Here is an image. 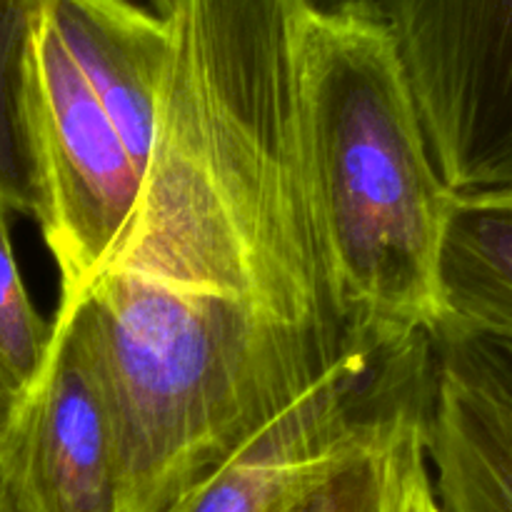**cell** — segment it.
<instances>
[{
	"mask_svg": "<svg viewBox=\"0 0 512 512\" xmlns=\"http://www.w3.org/2000/svg\"><path fill=\"white\" fill-rule=\"evenodd\" d=\"M303 8V0H178L140 208L108 270L233 300L343 365L383 348L350 328L310 203Z\"/></svg>",
	"mask_w": 512,
	"mask_h": 512,
	"instance_id": "cell-1",
	"label": "cell"
},
{
	"mask_svg": "<svg viewBox=\"0 0 512 512\" xmlns=\"http://www.w3.org/2000/svg\"><path fill=\"white\" fill-rule=\"evenodd\" d=\"M300 143L315 220L350 328L375 348L445 318L440 245L453 190L430 158L383 20H300Z\"/></svg>",
	"mask_w": 512,
	"mask_h": 512,
	"instance_id": "cell-2",
	"label": "cell"
},
{
	"mask_svg": "<svg viewBox=\"0 0 512 512\" xmlns=\"http://www.w3.org/2000/svg\"><path fill=\"white\" fill-rule=\"evenodd\" d=\"M60 303L78 310L108 403L118 512H170L340 368L233 300L133 273L108 270Z\"/></svg>",
	"mask_w": 512,
	"mask_h": 512,
	"instance_id": "cell-3",
	"label": "cell"
},
{
	"mask_svg": "<svg viewBox=\"0 0 512 512\" xmlns=\"http://www.w3.org/2000/svg\"><path fill=\"white\" fill-rule=\"evenodd\" d=\"M20 123L35 215L75 300L118 260L145 188L118 128L75 60L50 0H33L23 48Z\"/></svg>",
	"mask_w": 512,
	"mask_h": 512,
	"instance_id": "cell-4",
	"label": "cell"
},
{
	"mask_svg": "<svg viewBox=\"0 0 512 512\" xmlns=\"http://www.w3.org/2000/svg\"><path fill=\"white\" fill-rule=\"evenodd\" d=\"M383 13L443 183L512 190V0H385Z\"/></svg>",
	"mask_w": 512,
	"mask_h": 512,
	"instance_id": "cell-5",
	"label": "cell"
},
{
	"mask_svg": "<svg viewBox=\"0 0 512 512\" xmlns=\"http://www.w3.org/2000/svg\"><path fill=\"white\" fill-rule=\"evenodd\" d=\"M430 393V335L340 365L170 512H280Z\"/></svg>",
	"mask_w": 512,
	"mask_h": 512,
	"instance_id": "cell-6",
	"label": "cell"
},
{
	"mask_svg": "<svg viewBox=\"0 0 512 512\" xmlns=\"http://www.w3.org/2000/svg\"><path fill=\"white\" fill-rule=\"evenodd\" d=\"M15 512H118L113 425L78 310L60 303L48 353L0 433Z\"/></svg>",
	"mask_w": 512,
	"mask_h": 512,
	"instance_id": "cell-7",
	"label": "cell"
},
{
	"mask_svg": "<svg viewBox=\"0 0 512 512\" xmlns=\"http://www.w3.org/2000/svg\"><path fill=\"white\" fill-rule=\"evenodd\" d=\"M425 453L443 512H512V343L443 318L430 333Z\"/></svg>",
	"mask_w": 512,
	"mask_h": 512,
	"instance_id": "cell-8",
	"label": "cell"
},
{
	"mask_svg": "<svg viewBox=\"0 0 512 512\" xmlns=\"http://www.w3.org/2000/svg\"><path fill=\"white\" fill-rule=\"evenodd\" d=\"M445 318L512 340V190L453 193L440 245Z\"/></svg>",
	"mask_w": 512,
	"mask_h": 512,
	"instance_id": "cell-9",
	"label": "cell"
},
{
	"mask_svg": "<svg viewBox=\"0 0 512 512\" xmlns=\"http://www.w3.org/2000/svg\"><path fill=\"white\" fill-rule=\"evenodd\" d=\"M428 398L405 410L378 438L355 450L280 512H390L398 438L405 425L428 408Z\"/></svg>",
	"mask_w": 512,
	"mask_h": 512,
	"instance_id": "cell-10",
	"label": "cell"
},
{
	"mask_svg": "<svg viewBox=\"0 0 512 512\" xmlns=\"http://www.w3.org/2000/svg\"><path fill=\"white\" fill-rule=\"evenodd\" d=\"M33 0H0V193L15 213L33 218L35 190L20 123L23 48Z\"/></svg>",
	"mask_w": 512,
	"mask_h": 512,
	"instance_id": "cell-11",
	"label": "cell"
},
{
	"mask_svg": "<svg viewBox=\"0 0 512 512\" xmlns=\"http://www.w3.org/2000/svg\"><path fill=\"white\" fill-rule=\"evenodd\" d=\"M8 213L10 208L0 193V355L25 390L43 365L53 323L40 318L30 303L10 243Z\"/></svg>",
	"mask_w": 512,
	"mask_h": 512,
	"instance_id": "cell-12",
	"label": "cell"
},
{
	"mask_svg": "<svg viewBox=\"0 0 512 512\" xmlns=\"http://www.w3.org/2000/svg\"><path fill=\"white\" fill-rule=\"evenodd\" d=\"M425 410L405 425L398 438L390 512H413L420 485L430 480L428 453H425Z\"/></svg>",
	"mask_w": 512,
	"mask_h": 512,
	"instance_id": "cell-13",
	"label": "cell"
},
{
	"mask_svg": "<svg viewBox=\"0 0 512 512\" xmlns=\"http://www.w3.org/2000/svg\"><path fill=\"white\" fill-rule=\"evenodd\" d=\"M313 13L320 15H358V18L383 20L385 0H303Z\"/></svg>",
	"mask_w": 512,
	"mask_h": 512,
	"instance_id": "cell-14",
	"label": "cell"
},
{
	"mask_svg": "<svg viewBox=\"0 0 512 512\" xmlns=\"http://www.w3.org/2000/svg\"><path fill=\"white\" fill-rule=\"evenodd\" d=\"M20 398H23V385L18 383V378H15L13 373H10L8 363H5L3 355H0V433L8 428Z\"/></svg>",
	"mask_w": 512,
	"mask_h": 512,
	"instance_id": "cell-15",
	"label": "cell"
},
{
	"mask_svg": "<svg viewBox=\"0 0 512 512\" xmlns=\"http://www.w3.org/2000/svg\"><path fill=\"white\" fill-rule=\"evenodd\" d=\"M413 512H443V508H440L438 503V495H435V488H433V475H430L428 483L420 485L418 495H415Z\"/></svg>",
	"mask_w": 512,
	"mask_h": 512,
	"instance_id": "cell-16",
	"label": "cell"
},
{
	"mask_svg": "<svg viewBox=\"0 0 512 512\" xmlns=\"http://www.w3.org/2000/svg\"><path fill=\"white\" fill-rule=\"evenodd\" d=\"M138 5H143V8H148L150 13H155L158 18L168 20L170 15H173L175 5H178V0H135Z\"/></svg>",
	"mask_w": 512,
	"mask_h": 512,
	"instance_id": "cell-17",
	"label": "cell"
},
{
	"mask_svg": "<svg viewBox=\"0 0 512 512\" xmlns=\"http://www.w3.org/2000/svg\"><path fill=\"white\" fill-rule=\"evenodd\" d=\"M0 512H15L13 503H10V498H8V493H5L3 485H0Z\"/></svg>",
	"mask_w": 512,
	"mask_h": 512,
	"instance_id": "cell-18",
	"label": "cell"
},
{
	"mask_svg": "<svg viewBox=\"0 0 512 512\" xmlns=\"http://www.w3.org/2000/svg\"><path fill=\"white\" fill-rule=\"evenodd\" d=\"M510 343H512V340H510Z\"/></svg>",
	"mask_w": 512,
	"mask_h": 512,
	"instance_id": "cell-19",
	"label": "cell"
}]
</instances>
